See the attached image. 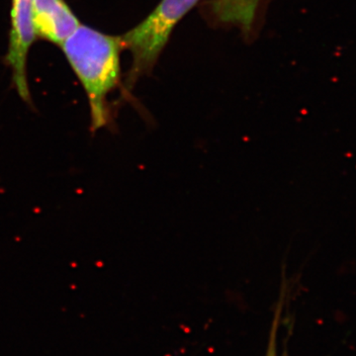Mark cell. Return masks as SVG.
<instances>
[{
    "instance_id": "cell-4",
    "label": "cell",
    "mask_w": 356,
    "mask_h": 356,
    "mask_svg": "<svg viewBox=\"0 0 356 356\" xmlns=\"http://www.w3.org/2000/svg\"><path fill=\"white\" fill-rule=\"evenodd\" d=\"M33 24L37 38L60 47L81 22L65 0H33Z\"/></svg>"
},
{
    "instance_id": "cell-6",
    "label": "cell",
    "mask_w": 356,
    "mask_h": 356,
    "mask_svg": "<svg viewBox=\"0 0 356 356\" xmlns=\"http://www.w3.org/2000/svg\"><path fill=\"white\" fill-rule=\"evenodd\" d=\"M276 324H274L271 331L270 339H269L268 348H267L266 356H277V346H276Z\"/></svg>"
},
{
    "instance_id": "cell-5",
    "label": "cell",
    "mask_w": 356,
    "mask_h": 356,
    "mask_svg": "<svg viewBox=\"0 0 356 356\" xmlns=\"http://www.w3.org/2000/svg\"><path fill=\"white\" fill-rule=\"evenodd\" d=\"M259 0H214L212 10L222 23L238 26L243 31L252 29Z\"/></svg>"
},
{
    "instance_id": "cell-3",
    "label": "cell",
    "mask_w": 356,
    "mask_h": 356,
    "mask_svg": "<svg viewBox=\"0 0 356 356\" xmlns=\"http://www.w3.org/2000/svg\"><path fill=\"white\" fill-rule=\"evenodd\" d=\"M33 0H13L8 51L6 64L13 70V81L21 99L33 107L27 79V58L35 40Z\"/></svg>"
},
{
    "instance_id": "cell-1",
    "label": "cell",
    "mask_w": 356,
    "mask_h": 356,
    "mask_svg": "<svg viewBox=\"0 0 356 356\" xmlns=\"http://www.w3.org/2000/svg\"><path fill=\"white\" fill-rule=\"evenodd\" d=\"M60 47L88 96L91 133L110 127L113 119L107 96L121 81V37L81 24Z\"/></svg>"
},
{
    "instance_id": "cell-2",
    "label": "cell",
    "mask_w": 356,
    "mask_h": 356,
    "mask_svg": "<svg viewBox=\"0 0 356 356\" xmlns=\"http://www.w3.org/2000/svg\"><path fill=\"white\" fill-rule=\"evenodd\" d=\"M198 2L161 0L146 19L120 36L123 49L130 51L133 58L126 79V90L133 89L138 79L153 70L172 30Z\"/></svg>"
}]
</instances>
